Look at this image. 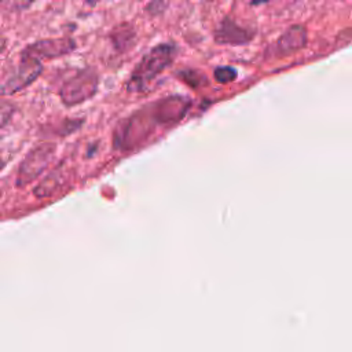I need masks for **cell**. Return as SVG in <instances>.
<instances>
[{
	"instance_id": "obj_1",
	"label": "cell",
	"mask_w": 352,
	"mask_h": 352,
	"mask_svg": "<svg viewBox=\"0 0 352 352\" xmlns=\"http://www.w3.org/2000/svg\"><path fill=\"white\" fill-rule=\"evenodd\" d=\"M176 55L177 45L173 43H161L153 47L135 66L126 84L128 91L142 92L147 89V87L173 63Z\"/></svg>"
},
{
	"instance_id": "obj_2",
	"label": "cell",
	"mask_w": 352,
	"mask_h": 352,
	"mask_svg": "<svg viewBox=\"0 0 352 352\" xmlns=\"http://www.w3.org/2000/svg\"><path fill=\"white\" fill-rule=\"evenodd\" d=\"M43 70L40 59L22 52L16 66L10 69L0 80V96L12 95L32 84Z\"/></svg>"
},
{
	"instance_id": "obj_3",
	"label": "cell",
	"mask_w": 352,
	"mask_h": 352,
	"mask_svg": "<svg viewBox=\"0 0 352 352\" xmlns=\"http://www.w3.org/2000/svg\"><path fill=\"white\" fill-rule=\"evenodd\" d=\"M98 88V77L92 70H80L76 76L69 78L62 89L60 98L62 102L67 106H73L89 99Z\"/></svg>"
},
{
	"instance_id": "obj_4",
	"label": "cell",
	"mask_w": 352,
	"mask_h": 352,
	"mask_svg": "<svg viewBox=\"0 0 352 352\" xmlns=\"http://www.w3.org/2000/svg\"><path fill=\"white\" fill-rule=\"evenodd\" d=\"M54 151L55 146L52 143H41L32 148L21 162L16 177V186H26L33 179H36L50 164Z\"/></svg>"
},
{
	"instance_id": "obj_5",
	"label": "cell",
	"mask_w": 352,
	"mask_h": 352,
	"mask_svg": "<svg viewBox=\"0 0 352 352\" xmlns=\"http://www.w3.org/2000/svg\"><path fill=\"white\" fill-rule=\"evenodd\" d=\"M307 41L308 33L305 26L292 25L276 38L274 44L267 48L265 55L272 58H283L302 50L307 45Z\"/></svg>"
},
{
	"instance_id": "obj_6",
	"label": "cell",
	"mask_w": 352,
	"mask_h": 352,
	"mask_svg": "<svg viewBox=\"0 0 352 352\" xmlns=\"http://www.w3.org/2000/svg\"><path fill=\"white\" fill-rule=\"evenodd\" d=\"M256 32L238 25L230 16H224L213 32L214 41L221 45H245L250 43Z\"/></svg>"
},
{
	"instance_id": "obj_7",
	"label": "cell",
	"mask_w": 352,
	"mask_h": 352,
	"mask_svg": "<svg viewBox=\"0 0 352 352\" xmlns=\"http://www.w3.org/2000/svg\"><path fill=\"white\" fill-rule=\"evenodd\" d=\"M74 47H76V43L69 37L47 38V40H40V41L30 44L29 47H26V50L23 52L28 55H32L37 59L56 58V56H62V55L72 52L74 50Z\"/></svg>"
},
{
	"instance_id": "obj_8",
	"label": "cell",
	"mask_w": 352,
	"mask_h": 352,
	"mask_svg": "<svg viewBox=\"0 0 352 352\" xmlns=\"http://www.w3.org/2000/svg\"><path fill=\"white\" fill-rule=\"evenodd\" d=\"M188 100L186 98L175 96V98H166L157 103V109L154 111L155 122L160 124H169L176 122L180 118L184 117L187 109H188Z\"/></svg>"
},
{
	"instance_id": "obj_9",
	"label": "cell",
	"mask_w": 352,
	"mask_h": 352,
	"mask_svg": "<svg viewBox=\"0 0 352 352\" xmlns=\"http://www.w3.org/2000/svg\"><path fill=\"white\" fill-rule=\"evenodd\" d=\"M111 41L118 51H126L135 41V30L131 25L122 23L111 33Z\"/></svg>"
},
{
	"instance_id": "obj_10",
	"label": "cell",
	"mask_w": 352,
	"mask_h": 352,
	"mask_svg": "<svg viewBox=\"0 0 352 352\" xmlns=\"http://www.w3.org/2000/svg\"><path fill=\"white\" fill-rule=\"evenodd\" d=\"M62 179H63V175L60 173V170L59 169L54 170L37 186V188L34 190V194L37 197H50V195H52L59 188V186L62 184Z\"/></svg>"
},
{
	"instance_id": "obj_11",
	"label": "cell",
	"mask_w": 352,
	"mask_h": 352,
	"mask_svg": "<svg viewBox=\"0 0 352 352\" xmlns=\"http://www.w3.org/2000/svg\"><path fill=\"white\" fill-rule=\"evenodd\" d=\"M213 74H214V78L221 84L231 82L236 78V70L231 66H219L214 69Z\"/></svg>"
},
{
	"instance_id": "obj_12",
	"label": "cell",
	"mask_w": 352,
	"mask_h": 352,
	"mask_svg": "<svg viewBox=\"0 0 352 352\" xmlns=\"http://www.w3.org/2000/svg\"><path fill=\"white\" fill-rule=\"evenodd\" d=\"M34 0H0V6L10 11H21L28 8Z\"/></svg>"
},
{
	"instance_id": "obj_13",
	"label": "cell",
	"mask_w": 352,
	"mask_h": 352,
	"mask_svg": "<svg viewBox=\"0 0 352 352\" xmlns=\"http://www.w3.org/2000/svg\"><path fill=\"white\" fill-rule=\"evenodd\" d=\"M14 113V106L8 102H0V129L11 120Z\"/></svg>"
},
{
	"instance_id": "obj_14",
	"label": "cell",
	"mask_w": 352,
	"mask_h": 352,
	"mask_svg": "<svg viewBox=\"0 0 352 352\" xmlns=\"http://www.w3.org/2000/svg\"><path fill=\"white\" fill-rule=\"evenodd\" d=\"M270 0H250L249 4L250 6H260V4H264V3H268Z\"/></svg>"
}]
</instances>
